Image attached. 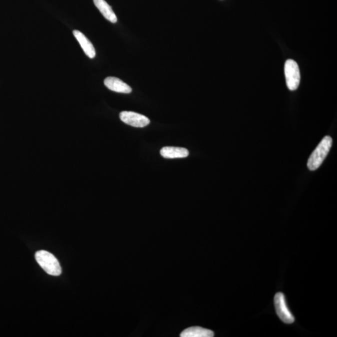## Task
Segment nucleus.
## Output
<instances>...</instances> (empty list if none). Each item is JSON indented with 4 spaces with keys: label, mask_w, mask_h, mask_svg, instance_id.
Instances as JSON below:
<instances>
[{
    "label": "nucleus",
    "mask_w": 337,
    "mask_h": 337,
    "mask_svg": "<svg viewBox=\"0 0 337 337\" xmlns=\"http://www.w3.org/2000/svg\"><path fill=\"white\" fill-rule=\"evenodd\" d=\"M332 145V139L330 136H325L319 143L308 159L307 166L310 171H315L321 165L328 155Z\"/></svg>",
    "instance_id": "f257e3e1"
},
{
    "label": "nucleus",
    "mask_w": 337,
    "mask_h": 337,
    "mask_svg": "<svg viewBox=\"0 0 337 337\" xmlns=\"http://www.w3.org/2000/svg\"><path fill=\"white\" fill-rule=\"evenodd\" d=\"M35 258L39 264L48 274L58 276L62 273L60 263L52 253L45 250H40L36 253Z\"/></svg>",
    "instance_id": "f03ea898"
},
{
    "label": "nucleus",
    "mask_w": 337,
    "mask_h": 337,
    "mask_svg": "<svg viewBox=\"0 0 337 337\" xmlns=\"http://www.w3.org/2000/svg\"><path fill=\"white\" fill-rule=\"evenodd\" d=\"M284 72L286 83L288 90L295 91L300 82V73L298 66L294 60H288L285 62Z\"/></svg>",
    "instance_id": "7ed1b4c3"
},
{
    "label": "nucleus",
    "mask_w": 337,
    "mask_h": 337,
    "mask_svg": "<svg viewBox=\"0 0 337 337\" xmlns=\"http://www.w3.org/2000/svg\"><path fill=\"white\" fill-rule=\"evenodd\" d=\"M274 305L276 312L283 323L291 324L294 322V316L288 308L285 295L283 293H276L274 296Z\"/></svg>",
    "instance_id": "20e7f679"
},
{
    "label": "nucleus",
    "mask_w": 337,
    "mask_h": 337,
    "mask_svg": "<svg viewBox=\"0 0 337 337\" xmlns=\"http://www.w3.org/2000/svg\"><path fill=\"white\" fill-rule=\"evenodd\" d=\"M120 117L123 122L136 128H144L150 123V120L146 116L132 111H123Z\"/></svg>",
    "instance_id": "39448f33"
},
{
    "label": "nucleus",
    "mask_w": 337,
    "mask_h": 337,
    "mask_svg": "<svg viewBox=\"0 0 337 337\" xmlns=\"http://www.w3.org/2000/svg\"><path fill=\"white\" fill-rule=\"evenodd\" d=\"M104 83L109 90L116 93L129 94L132 91L130 86L118 78H106Z\"/></svg>",
    "instance_id": "423d86ee"
},
{
    "label": "nucleus",
    "mask_w": 337,
    "mask_h": 337,
    "mask_svg": "<svg viewBox=\"0 0 337 337\" xmlns=\"http://www.w3.org/2000/svg\"><path fill=\"white\" fill-rule=\"evenodd\" d=\"M73 35H74L76 39L79 42L85 54L91 59L95 58L96 56L95 47L88 38L83 33L78 31V30H74Z\"/></svg>",
    "instance_id": "0eeeda50"
},
{
    "label": "nucleus",
    "mask_w": 337,
    "mask_h": 337,
    "mask_svg": "<svg viewBox=\"0 0 337 337\" xmlns=\"http://www.w3.org/2000/svg\"><path fill=\"white\" fill-rule=\"evenodd\" d=\"M94 4L97 9L100 10L101 14L106 20L113 24L117 22L118 19L112 8L108 4L105 0H93Z\"/></svg>",
    "instance_id": "6e6552de"
},
{
    "label": "nucleus",
    "mask_w": 337,
    "mask_h": 337,
    "mask_svg": "<svg viewBox=\"0 0 337 337\" xmlns=\"http://www.w3.org/2000/svg\"><path fill=\"white\" fill-rule=\"evenodd\" d=\"M160 153L161 155L166 159L184 158L189 154L187 149L176 147H164Z\"/></svg>",
    "instance_id": "1a4fd4ad"
},
{
    "label": "nucleus",
    "mask_w": 337,
    "mask_h": 337,
    "mask_svg": "<svg viewBox=\"0 0 337 337\" xmlns=\"http://www.w3.org/2000/svg\"><path fill=\"white\" fill-rule=\"evenodd\" d=\"M214 333L209 329L192 326L184 330L181 334V337H212Z\"/></svg>",
    "instance_id": "9d476101"
}]
</instances>
